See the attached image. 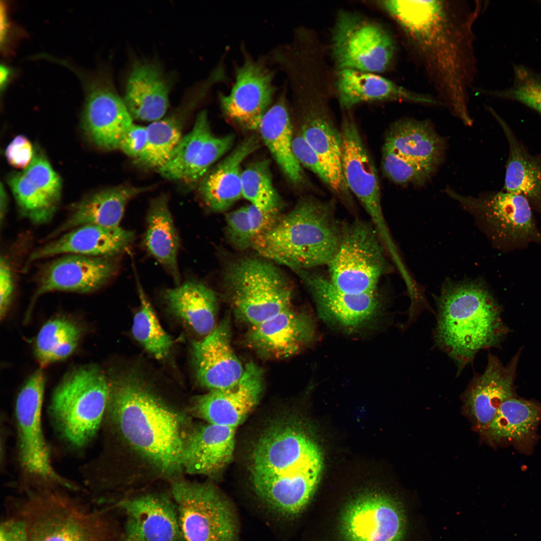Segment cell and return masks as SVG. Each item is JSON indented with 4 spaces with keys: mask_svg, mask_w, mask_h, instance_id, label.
Here are the masks:
<instances>
[{
    "mask_svg": "<svg viewBox=\"0 0 541 541\" xmlns=\"http://www.w3.org/2000/svg\"><path fill=\"white\" fill-rule=\"evenodd\" d=\"M325 96L319 92H311L304 93L296 99L304 108L305 117L301 133L339 183L348 190L342 172L341 134L333 126L322 109Z\"/></svg>",
    "mask_w": 541,
    "mask_h": 541,
    "instance_id": "cell-32",
    "label": "cell"
},
{
    "mask_svg": "<svg viewBox=\"0 0 541 541\" xmlns=\"http://www.w3.org/2000/svg\"><path fill=\"white\" fill-rule=\"evenodd\" d=\"M294 272L312 294L324 321L353 330L369 324L377 316L380 306L377 292L348 293L338 289L329 277L305 269Z\"/></svg>",
    "mask_w": 541,
    "mask_h": 541,
    "instance_id": "cell-19",
    "label": "cell"
},
{
    "mask_svg": "<svg viewBox=\"0 0 541 541\" xmlns=\"http://www.w3.org/2000/svg\"><path fill=\"white\" fill-rule=\"evenodd\" d=\"M171 84L160 65L136 60L127 79L124 103L133 119L154 122L163 118L169 105Z\"/></svg>",
    "mask_w": 541,
    "mask_h": 541,
    "instance_id": "cell-26",
    "label": "cell"
},
{
    "mask_svg": "<svg viewBox=\"0 0 541 541\" xmlns=\"http://www.w3.org/2000/svg\"><path fill=\"white\" fill-rule=\"evenodd\" d=\"M275 74L261 58L245 53L235 71V82L228 94L220 93L221 110L229 119L247 130L258 129L276 91Z\"/></svg>",
    "mask_w": 541,
    "mask_h": 541,
    "instance_id": "cell-16",
    "label": "cell"
},
{
    "mask_svg": "<svg viewBox=\"0 0 541 541\" xmlns=\"http://www.w3.org/2000/svg\"><path fill=\"white\" fill-rule=\"evenodd\" d=\"M267 159L251 162L242 171V196L264 212L279 213L282 202L274 186Z\"/></svg>",
    "mask_w": 541,
    "mask_h": 541,
    "instance_id": "cell-43",
    "label": "cell"
},
{
    "mask_svg": "<svg viewBox=\"0 0 541 541\" xmlns=\"http://www.w3.org/2000/svg\"><path fill=\"white\" fill-rule=\"evenodd\" d=\"M263 386L262 369L250 362L245 366L242 377L234 386L209 391L198 397L195 411L208 423L236 428L258 404Z\"/></svg>",
    "mask_w": 541,
    "mask_h": 541,
    "instance_id": "cell-21",
    "label": "cell"
},
{
    "mask_svg": "<svg viewBox=\"0 0 541 541\" xmlns=\"http://www.w3.org/2000/svg\"><path fill=\"white\" fill-rule=\"evenodd\" d=\"M509 148L504 179V191L526 198L541 217V159L532 155L518 140L508 125L493 110Z\"/></svg>",
    "mask_w": 541,
    "mask_h": 541,
    "instance_id": "cell-34",
    "label": "cell"
},
{
    "mask_svg": "<svg viewBox=\"0 0 541 541\" xmlns=\"http://www.w3.org/2000/svg\"><path fill=\"white\" fill-rule=\"evenodd\" d=\"M385 147L397 156L404 184L422 186L433 176L443 160L445 142L428 121L404 119L394 123Z\"/></svg>",
    "mask_w": 541,
    "mask_h": 541,
    "instance_id": "cell-15",
    "label": "cell"
},
{
    "mask_svg": "<svg viewBox=\"0 0 541 541\" xmlns=\"http://www.w3.org/2000/svg\"><path fill=\"white\" fill-rule=\"evenodd\" d=\"M314 334L310 318L291 307L251 327L247 341L264 357L284 359L298 352L311 341Z\"/></svg>",
    "mask_w": 541,
    "mask_h": 541,
    "instance_id": "cell-25",
    "label": "cell"
},
{
    "mask_svg": "<svg viewBox=\"0 0 541 541\" xmlns=\"http://www.w3.org/2000/svg\"><path fill=\"white\" fill-rule=\"evenodd\" d=\"M225 222L227 237L234 247L241 250L252 247L254 237L247 206L227 213Z\"/></svg>",
    "mask_w": 541,
    "mask_h": 541,
    "instance_id": "cell-47",
    "label": "cell"
},
{
    "mask_svg": "<svg viewBox=\"0 0 541 541\" xmlns=\"http://www.w3.org/2000/svg\"><path fill=\"white\" fill-rule=\"evenodd\" d=\"M106 410L121 434L165 472L182 467L185 440L178 415L133 372L112 376Z\"/></svg>",
    "mask_w": 541,
    "mask_h": 541,
    "instance_id": "cell-3",
    "label": "cell"
},
{
    "mask_svg": "<svg viewBox=\"0 0 541 541\" xmlns=\"http://www.w3.org/2000/svg\"><path fill=\"white\" fill-rule=\"evenodd\" d=\"M341 234L333 204L307 197L257 236L252 247L272 262L293 270H308L328 265L338 249Z\"/></svg>",
    "mask_w": 541,
    "mask_h": 541,
    "instance_id": "cell-5",
    "label": "cell"
},
{
    "mask_svg": "<svg viewBox=\"0 0 541 541\" xmlns=\"http://www.w3.org/2000/svg\"><path fill=\"white\" fill-rule=\"evenodd\" d=\"M133 231L120 226L85 225L71 229L33 251L27 260L35 261L68 254L116 257L131 244Z\"/></svg>",
    "mask_w": 541,
    "mask_h": 541,
    "instance_id": "cell-23",
    "label": "cell"
},
{
    "mask_svg": "<svg viewBox=\"0 0 541 541\" xmlns=\"http://www.w3.org/2000/svg\"><path fill=\"white\" fill-rule=\"evenodd\" d=\"M331 52L336 70L380 74L392 67L396 45L392 34L381 24L343 11L334 26Z\"/></svg>",
    "mask_w": 541,
    "mask_h": 541,
    "instance_id": "cell-12",
    "label": "cell"
},
{
    "mask_svg": "<svg viewBox=\"0 0 541 541\" xmlns=\"http://www.w3.org/2000/svg\"><path fill=\"white\" fill-rule=\"evenodd\" d=\"M521 350L504 365L495 355L488 353L484 371L475 373L463 395L466 409L477 429L483 433L502 404L515 397L514 380Z\"/></svg>",
    "mask_w": 541,
    "mask_h": 541,
    "instance_id": "cell-20",
    "label": "cell"
},
{
    "mask_svg": "<svg viewBox=\"0 0 541 541\" xmlns=\"http://www.w3.org/2000/svg\"><path fill=\"white\" fill-rule=\"evenodd\" d=\"M120 541H145L135 523L127 519L124 533Z\"/></svg>",
    "mask_w": 541,
    "mask_h": 541,
    "instance_id": "cell-53",
    "label": "cell"
},
{
    "mask_svg": "<svg viewBox=\"0 0 541 541\" xmlns=\"http://www.w3.org/2000/svg\"><path fill=\"white\" fill-rule=\"evenodd\" d=\"M146 222L144 239L146 248L168 271L176 285H179L180 276L177 254L180 239L169 208L167 196L162 194L151 201Z\"/></svg>",
    "mask_w": 541,
    "mask_h": 541,
    "instance_id": "cell-38",
    "label": "cell"
},
{
    "mask_svg": "<svg viewBox=\"0 0 541 541\" xmlns=\"http://www.w3.org/2000/svg\"><path fill=\"white\" fill-rule=\"evenodd\" d=\"M211 134L207 112L202 110L197 114L192 130L182 137L167 161L158 169L160 174L169 180H183Z\"/></svg>",
    "mask_w": 541,
    "mask_h": 541,
    "instance_id": "cell-41",
    "label": "cell"
},
{
    "mask_svg": "<svg viewBox=\"0 0 541 541\" xmlns=\"http://www.w3.org/2000/svg\"><path fill=\"white\" fill-rule=\"evenodd\" d=\"M259 147L256 136L247 137L203 177L198 190L209 208L225 211L242 197L241 164Z\"/></svg>",
    "mask_w": 541,
    "mask_h": 541,
    "instance_id": "cell-31",
    "label": "cell"
},
{
    "mask_svg": "<svg viewBox=\"0 0 541 541\" xmlns=\"http://www.w3.org/2000/svg\"><path fill=\"white\" fill-rule=\"evenodd\" d=\"M333 87L340 105L346 109L361 103L373 101L440 104L434 97L411 90L379 74L355 70H336Z\"/></svg>",
    "mask_w": 541,
    "mask_h": 541,
    "instance_id": "cell-24",
    "label": "cell"
},
{
    "mask_svg": "<svg viewBox=\"0 0 541 541\" xmlns=\"http://www.w3.org/2000/svg\"><path fill=\"white\" fill-rule=\"evenodd\" d=\"M64 489L27 492V541H107L100 514L69 495Z\"/></svg>",
    "mask_w": 541,
    "mask_h": 541,
    "instance_id": "cell-9",
    "label": "cell"
},
{
    "mask_svg": "<svg viewBox=\"0 0 541 541\" xmlns=\"http://www.w3.org/2000/svg\"><path fill=\"white\" fill-rule=\"evenodd\" d=\"M117 269L116 256L62 255L41 271L31 306L39 296L50 292H96L112 279Z\"/></svg>",
    "mask_w": 541,
    "mask_h": 541,
    "instance_id": "cell-18",
    "label": "cell"
},
{
    "mask_svg": "<svg viewBox=\"0 0 541 541\" xmlns=\"http://www.w3.org/2000/svg\"><path fill=\"white\" fill-rule=\"evenodd\" d=\"M137 281L140 307L134 316L132 333L148 353L156 359H161L168 355L173 340L162 328L142 287Z\"/></svg>",
    "mask_w": 541,
    "mask_h": 541,
    "instance_id": "cell-42",
    "label": "cell"
},
{
    "mask_svg": "<svg viewBox=\"0 0 541 541\" xmlns=\"http://www.w3.org/2000/svg\"><path fill=\"white\" fill-rule=\"evenodd\" d=\"M206 94L203 89L196 87L173 113L146 127L147 144L142 153L135 159L137 164L158 170L166 163L182 137L186 117Z\"/></svg>",
    "mask_w": 541,
    "mask_h": 541,
    "instance_id": "cell-37",
    "label": "cell"
},
{
    "mask_svg": "<svg viewBox=\"0 0 541 541\" xmlns=\"http://www.w3.org/2000/svg\"><path fill=\"white\" fill-rule=\"evenodd\" d=\"M81 334L79 326L64 319H55L45 323L35 344V354L41 368L71 356L78 345Z\"/></svg>",
    "mask_w": 541,
    "mask_h": 541,
    "instance_id": "cell-40",
    "label": "cell"
},
{
    "mask_svg": "<svg viewBox=\"0 0 541 541\" xmlns=\"http://www.w3.org/2000/svg\"><path fill=\"white\" fill-rule=\"evenodd\" d=\"M485 93L519 102L541 114V76L525 67L514 68L513 86L503 91H485Z\"/></svg>",
    "mask_w": 541,
    "mask_h": 541,
    "instance_id": "cell-44",
    "label": "cell"
},
{
    "mask_svg": "<svg viewBox=\"0 0 541 541\" xmlns=\"http://www.w3.org/2000/svg\"><path fill=\"white\" fill-rule=\"evenodd\" d=\"M42 369L29 378L16 402L20 486L26 492L52 489L77 491L80 489L78 486L61 475L51 462L42 423L45 386Z\"/></svg>",
    "mask_w": 541,
    "mask_h": 541,
    "instance_id": "cell-6",
    "label": "cell"
},
{
    "mask_svg": "<svg viewBox=\"0 0 541 541\" xmlns=\"http://www.w3.org/2000/svg\"><path fill=\"white\" fill-rule=\"evenodd\" d=\"M147 138L146 127L133 123L122 136L118 149L127 156L136 159L145 149Z\"/></svg>",
    "mask_w": 541,
    "mask_h": 541,
    "instance_id": "cell-49",
    "label": "cell"
},
{
    "mask_svg": "<svg viewBox=\"0 0 541 541\" xmlns=\"http://www.w3.org/2000/svg\"><path fill=\"white\" fill-rule=\"evenodd\" d=\"M223 285L236 315L251 327L291 307L292 288L284 273L263 258L247 257L232 262Z\"/></svg>",
    "mask_w": 541,
    "mask_h": 541,
    "instance_id": "cell-8",
    "label": "cell"
},
{
    "mask_svg": "<svg viewBox=\"0 0 541 541\" xmlns=\"http://www.w3.org/2000/svg\"><path fill=\"white\" fill-rule=\"evenodd\" d=\"M261 139L288 179L297 184L303 179L301 164L293 150V130L286 91L266 111L258 126Z\"/></svg>",
    "mask_w": 541,
    "mask_h": 541,
    "instance_id": "cell-36",
    "label": "cell"
},
{
    "mask_svg": "<svg viewBox=\"0 0 541 541\" xmlns=\"http://www.w3.org/2000/svg\"><path fill=\"white\" fill-rule=\"evenodd\" d=\"M234 140L232 134L215 136L212 134L204 143L183 181L194 183L201 180L212 164L230 149Z\"/></svg>",
    "mask_w": 541,
    "mask_h": 541,
    "instance_id": "cell-45",
    "label": "cell"
},
{
    "mask_svg": "<svg viewBox=\"0 0 541 541\" xmlns=\"http://www.w3.org/2000/svg\"><path fill=\"white\" fill-rule=\"evenodd\" d=\"M434 298L435 344L453 360L459 374L480 351L500 342L506 332L501 309L480 278L448 279Z\"/></svg>",
    "mask_w": 541,
    "mask_h": 541,
    "instance_id": "cell-4",
    "label": "cell"
},
{
    "mask_svg": "<svg viewBox=\"0 0 541 541\" xmlns=\"http://www.w3.org/2000/svg\"><path fill=\"white\" fill-rule=\"evenodd\" d=\"M323 460L320 449L301 428L290 421L267 428L250 456L252 488L259 498L279 515L299 514L312 497L320 480Z\"/></svg>",
    "mask_w": 541,
    "mask_h": 541,
    "instance_id": "cell-2",
    "label": "cell"
},
{
    "mask_svg": "<svg viewBox=\"0 0 541 541\" xmlns=\"http://www.w3.org/2000/svg\"><path fill=\"white\" fill-rule=\"evenodd\" d=\"M445 191L473 216L498 249L509 251L531 243L541 244V231L531 205L523 196L505 191L478 197L463 195L450 188H446Z\"/></svg>",
    "mask_w": 541,
    "mask_h": 541,
    "instance_id": "cell-10",
    "label": "cell"
},
{
    "mask_svg": "<svg viewBox=\"0 0 541 541\" xmlns=\"http://www.w3.org/2000/svg\"><path fill=\"white\" fill-rule=\"evenodd\" d=\"M0 221L1 225L5 219L8 208V197L5 189L2 184L1 187V200H0Z\"/></svg>",
    "mask_w": 541,
    "mask_h": 541,
    "instance_id": "cell-55",
    "label": "cell"
},
{
    "mask_svg": "<svg viewBox=\"0 0 541 541\" xmlns=\"http://www.w3.org/2000/svg\"><path fill=\"white\" fill-rule=\"evenodd\" d=\"M453 1L385 0L378 5L403 32L413 59L441 104L472 124L469 92L476 73L473 26L479 5Z\"/></svg>",
    "mask_w": 541,
    "mask_h": 541,
    "instance_id": "cell-1",
    "label": "cell"
},
{
    "mask_svg": "<svg viewBox=\"0 0 541 541\" xmlns=\"http://www.w3.org/2000/svg\"><path fill=\"white\" fill-rule=\"evenodd\" d=\"M145 190L144 188L122 185L91 194L74 204L66 219L46 239H53L85 225L120 226L128 202Z\"/></svg>",
    "mask_w": 541,
    "mask_h": 541,
    "instance_id": "cell-29",
    "label": "cell"
},
{
    "mask_svg": "<svg viewBox=\"0 0 541 541\" xmlns=\"http://www.w3.org/2000/svg\"><path fill=\"white\" fill-rule=\"evenodd\" d=\"M109 381L96 365L69 373L54 390L50 405L53 421L74 447L87 445L99 429L109 400Z\"/></svg>",
    "mask_w": 541,
    "mask_h": 541,
    "instance_id": "cell-7",
    "label": "cell"
},
{
    "mask_svg": "<svg viewBox=\"0 0 541 541\" xmlns=\"http://www.w3.org/2000/svg\"><path fill=\"white\" fill-rule=\"evenodd\" d=\"M15 283L12 268L8 259L1 256L0 259V317H5L13 300Z\"/></svg>",
    "mask_w": 541,
    "mask_h": 541,
    "instance_id": "cell-50",
    "label": "cell"
},
{
    "mask_svg": "<svg viewBox=\"0 0 541 541\" xmlns=\"http://www.w3.org/2000/svg\"><path fill=\"white\" fill-rule=\"evenodd\" d=\"M193 365L199 384L209 390L230 388L242 377L244 368L231 345L228 317L204 338L192 345Z\"/></svg>",
    "mask_w": 541,
    "mask_h": 541,
    "instance_id": "cell-22",
    "label": "cell"
},
{
    "mask_svg": "<svg viewBox=\"0 0 541 541\" xmlns=\"http://www.w3.org/2000/svg\"><path fill=\"white\" fill-rule=\"evenodd\" d=\"M293 150L300 164L317 175L333 190L341 195H347L348 190L344 188L335 178L317 153L306 141L301 133L293 138Z\"/></svg>",
    "mask_w": 541,
    "mask_h": 541,
    "instance_id": "cell-46",
    "label": "cell"
},
{
    "mask_svg": "<svg viewBox=\"0 0 541 541\" xmlns=\"http://www.w3.org/2000/svg\"><path fill=\"white\" fill-rule=\"evenodd\" d=\"M117 505L135 523L145 541H183L173 498L149 493L122 500Z\"/></svg>",
    "mask_w": 541,
    "mask_h": 541,
    "instance_id": "cell-33",
    "label": "cell"
},
{
    "mask_svg": "<svg viewBox=\"0 0 541 541\" xmlns=\"http://www.w3.org/2000/svg\"><path fill=\"white\" fill-rule=\"evenodd\" d=\"M163 298L169 309L195 333L206 336L215 327V293L204 284L189 281L168 289Z\"/></svg>",
    "mask_w": 541,
    "mask_h": 541,
    "instance_id": "cell-35",
    "label": "cell"
},
{
    "mask_svg": "<svg viewBox=\"0 0 541 541\" xmlns=\"http://www.w3.org/2000/svg\"><path fill=\"white\" fill-rule=\"evenodd\" d=\"M297 29H299V28H297ZM304 29H306V28H304Z\"/></svg>",
    "mask_w": 541,
    "mask_h": 541,
    "instance_id": "cell-56",
    "label": "cell"
},
{
    "mask_svg": "<svg viewBox=\"0 0 541 541\" xmlns=\"http://www.w3.org/2000/svg\"><path fill=\"white\" fill-rule=\"evenodd\" d=\"M34 149L27 137L19 135L9 144L5 150V156L8 163L13 167L25 169L33 159Z\"/></svg>",
    "mask_w": 541,
    "mask_h": 541,
    "instance_id": "cell-48",
    "label": "cell"
},
{
    "mask_svg": "<svg viewBox=\"0 0 541 541\" xmlns=\"http://www.w3.org/2000/svg\"><path fill=\"white\" fill-rule=\"evenodd\" d=\"M345 182L368 215L382 210L376 168L353 120H345L341 132Z\"/></svg>",
    "mask_w": 541,
    "mask_h": 541,
    "instance_id": "cell-27",
    "label": "cell"
},
{
    "mask_svg": "<svg viewBox=\"0 0 541 541\" xmlns=\"http://www.w3.org/2000/svg\"><path fill=\"white\" fill-rule=\"evenodd\" d=\"M541 423V403L517 397L505 401L483 433L487 441L505 443L521 453H531Z\"/></svg>",
    "mask_w": 541,
    "mask_h": 541,
    "instance_id": "cell-28",
    "label": "cell"
},
{
    "mask_svg": "<svg viewBox=\"0 0 541 541\" xmlns=\"http://www.w3.org/2000/svg\"><path fill=\"white\" fill-rule=\"evenodd\" d=\"M171 492L183 541H237L232 506L213 486L178 480Z\"/></svg>",
    "mask_w": 541,
    "mask_h": 541,
    "instance_id": "cell-13",
    "label": "cell"
},
{
    "mask_svg": "<svg viewBox=\"0 0 541 541\" xmlns=\"http://www.w3.org/2000/svg\"><path fill=\"white\" fill-rule=\"evenodd\" d=\"M386 254L371 221L345 224L338 249L327 265L329 278L346 293L377 292L381 277L389 269Z\"/></svg>",
    "mask_w": 541,
    "mask_h": 541,
    "instance_id": "cell-11",
    "label": "cell"
},
{
    "mask_svg": "<svg viewBox=\"0 0 541 541\" xmlns=\"http://www.w3.org/2000/svg\"><path fill=\"white\" fill-rule=\"evenodd\" d=\"M8 182L22 216L36 225L52 219L60 202V190L27 176L23 171L11 173Z\"/></svg>",
    "mask_w": 541,
    "mask_h": 541,
    "instance_id": "cell-39",
    "label": "cell"
},
{
    "mask_svg": "<svg viewBox=\"0 0 541 541\" xmlns=\"http://www.w3.org/2000/svg\"><path fill=\"white\" fill-rule=\"evenodd\" d=\"M247 208L254 238L270 228L280 217L279 213L264 212L251 204Z\"/></svg>",
    "mask_w": 541,
    "mask_h": 541,
    "instance_id": "cell-51",
    "label": "cell"
},
{
    "mask_svg": "<svg viewBox=\"0 0 541 541\" xmlns=\"http://www.w3.org/2000/svg\"><path fill=\"white\" fill-rule=\"evenodd\" d=\"M340 525L344 541H403L406 520L397 500L370 494L350 503Z\"/></svg>",
    "mask_w": 541,
    "mask_h": 541,
    "instance_id": "cell-17",
    "label": "cell"
},
{
    "mask_svg": "<svg viewBox=\"0 0 541 541\" xmlns=\"http://www.w3.org/2000/svg\"><path fill=\"white\" fill-rule=\"evenodd\" d=\"M74 71L82 80L85 92L82 124L85 133L101 149H118L133 118L111 76L101 70L92 73Z\"/></svg>",
    "mask_w": 541,
    "mask_h": 541,
    "instance_id": "cell-14",
    "label": "cell"
},
{
    "mask_svg": "<svg viewBox=\"0 0 541 541\" xmlns=\"http://www.w3.org/2000/svg\"><path fill=\"white\" fill-rule=\"evenodd\" d=\"M235 430L208 423L195 429L185 440L183 468L190 474L220 473L232 460Z\"/></svg>",
    "mask_w": 541,
    "mask_h": 541,
    "instance_id": "cell-30",
    "label": "cell"
},
{
    "mask_svg": "<svg viewBox=\"0 0 541 541\" xmlns=\"http://www.w3.org/2000/svg\"><path fill=\"white\" fill-rule=\"evenodd\" d=\"M28 526L22 518H12L3 521L0 526V541H27Z\"/></svg>",
    "mask_w": 541,
    "mask_h": 541,
    "instance_id": "cell-52",
    "label": "cell"
},
{
    "mask_svg": "<svg viewBox=\"0 0 541 541\" xmlns=\"http://www.w3.org/2000/svg\"><path fill=\"white\" fill-rule=\"evenodd\" d=\"M13 69L8 66L2 64L0 67V88L1 93H3L14 76Z\"/></svg>",
    "mask_w": 541,
    "mask_h": 541,
    "instance_id": "cell-54",
    "label": "cell"
}]
</instances>
